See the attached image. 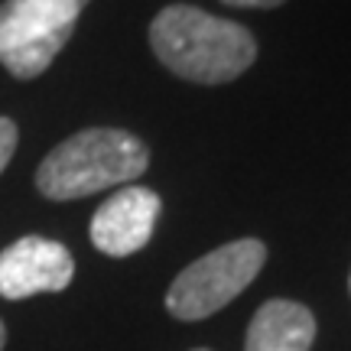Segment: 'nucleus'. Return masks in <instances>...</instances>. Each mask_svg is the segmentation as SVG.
I'll use <instances>...</instances> for the list:
<instances>
[{
  "mask_svg": "<svg viewBox=\"0 0 351 351\" xmlns=\"http://www.w3.org/2000/svg\"><path fill=\"white\" fill-rule=\"evenodd\" d=\"M315 341V315L293 300H270L254 313L244 351H309Z\"/></svg>",
  "mask_w": 351,
  "mask_h": 351,
  "instance_id": "0eeeda50",
  "label": "nucleus"
},
{
  "mask_svg": "<svg viewBox=\"0 0 351 351\" xmlns=\"http://www.w3.org/2000/svg\"><path fill=\"white\" fill-rule=\"evenodd\" d=\"M348 283H351V280H348Z\"/></svg>",
  "mask_w": 351,
  "mask_h": 351,
  "instance_id": "f8f14e48",
  "label": "nucleus"
},
{
  "mask_svg": "<svg viewBox=\"0 0 351 351\" xmlns=\"http://www.w3.org/2000/svg\"><path fill=\"white\" fill-rule=\"evenodd\" d=\"M150 166V150L121 127H88L62 140L36 169V189L52 202H72L124 186Z\"/></svg>",
  "mask_w": 351,
  "mask_h": 351,
  "instance_id": "f03ea898",
  "label": "nucleus"
},
{
  "mask_svg": "<svg viewBox=\"0 0 351 351\" xmlns=\"http://www.w3.org/2000/svg\"><path fill=\"white\" fill-rule=\"evenodd\" d=\"M150 46L173 75L195 85L234 82L257 59V39L247 26L189 3H169L153 16Z\"/></svg>",
  "mask_w": 351,
  "mask_h": 351,
  "instance_id": "f257e3e1",
  "label": "nucleus"
},
{
  "mask_svg": "<svg viewBox=\"0 0 351 351\" xmlns=\"http://www.w3.org/2000/svg\"><path fill=\"white\" fill-rule=\"evenodd\" d=\"M72 276H75V261L59 241L26 234L0 251V296L3 300H29L36 293H59L72 283Z\"/></svg>",
  "mask_w": 351,
  "mask_h": 351,
  "instance_id": "39448f33",
  "label": "nucleus"
},
{
  "mask_svg": "<svg viewBox=\"0 0 351 351\" xmlns=\"http://www.w3.org/2000/svg\"><path fill=\"white\" fill-rule=\"evenodd\" d=\"M228 7H257V10H274L280 3H287V0H221Z\"/></svg>",
  "mask_w": 351,
  "mask_h": 351,
  "instance_id": "1a4fd4ad",
  "label": "nucleus"
},
{
  "mask_svg": "<svg viewBox=\"0 0 351 351\" xmlns=\"http://www.w3.org/2000/svg\"><path fill=\"white\" fill-rule=\"evenodd\" d=\"M160 218V195L143 186H124L91 218V244L108 257L143 251Z\"/></svg>",
  "mask_w": 351,
  "mask_h": 351,
  "instance_id": "423d86ee",
  "label": "nucleus"
},
{
  "mask_svg": "<svg viewBox=\"0 0 351 351\" xmlns=\"http://www.w3.org/2000/svg\"><path fill=\"white\" fill-rule=\"evenodd\" d=\"M91 0H3L0 65L20 82L39 78L62 52Z\"/></svg>",
  "mask_w": 351,
  "mask_h": 351,
  "instance_id": "7ed1b4c3",
  "label": "nucleus"
},
{
  "mask_svg": "<svg viewBox=\"0 0 351 351\" xmlns=\"http://www.w3.org/2000/svg\"><path fill=\"white\" fill-rule=\"evenodd\" d=\"M3 345H7V328H3V319H0V351H3Z\"/></svg>",
  "mask_w": 351,
  "mask_h": 351,
  "instance_id": "9d476101",
  "label": "nucleus"
},
{
  "mask_svg": "<svg viewBox=\"0 0 351 351\" xmlns=\"http://www.w3.org/2000/svg\"><path fill=\"white\" fill-rule=\"evenodd\" d=\"M13 150H16V124L10 117H0V173L13 160Z\"/></svg>",
  "mask_w": 351,
  "mask_h": 351,
  "instance_id": "6e6552de",
  "label": "nucleus"
},
{
  "mask_svg": "<svg viewBox=\"0 0 351 351\" xmlns=\"http://www.w3.org/2000/svg\"><path fill=\"white\" fill-rule=\"evenodd\" d=\"M195 351H208V348H195Z\"/></svg>",
  "mask_w": 351,
  "mask_h": 351,
  "instance_id": "9b49d317",
  "label": "nucleus"
},
{
  "mask_svg": "<svg viewBox=\"0 0 351 351\" xmlns=\"http://www.w3.org/2000/svg\"><path fill=\"white\" fill-rule=\"evenodd\" d=\"M263 261H267V244L257 238L221 244L212 254L189 263L176 276L169 293H166V309L182 322L208 319L251 287L254 276L261 274Z\"/></svg>",
  "mask_w": 351,
  "mask_h": 351,
  "instance_id": "20e7f679",
  "label": "nucleus"
}]
</instances>
